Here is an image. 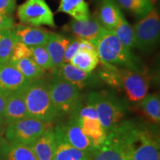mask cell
<instances>
[{"mask_svg":"<svg viewBox=\"0 0 160 160\" xmlns=\"http://www.w3.org/2000/svg\"><path fill=\"white\" fill-rule=\"evenodd\" d=\"M65 139L76 148L92 153L96 149L89 138L83 133L79 120L71 117L65 125H60Z\"/></svg>","mask_w":160,"mask_h":160,"instance_id":"obj_11","label":"cell"},{"mask_svg":"<svg viewBox=\"0 0 160 160\" xmlns=\"http://www.w3.org/2000/svg\"><path fill=\"white\" fill-rule=\"evenodd\" d=\"M157 160H160V159H157Z\"/></svg>","mask_w":160,"mask_h":160,"instance_id":"obj_42","label":"cell"},{"mask_svg":"<svg viewBox=\"0 0 160 160\" xmlns=\"http://www.w3.org/2000/svg\"><path fill=\"white\" fill-rule=\"evenodd\" d=\"M15 26L11 17L0 14V30H13Z\"/></svg>","mask_w":160,"mask_h":160,"instance_id":"obj_35","label":"cell"},{"mask_svg":"<svg viewBox=\"0 0 160 160\" xmlns=\"http://www.w3.org/2000/svg\"><path fill=\"white\" fill-rule=\"evenodd\" d=\"M53 75L66 80L77 88L83 89L99 82L98 76L92 73H86L70 63H62L53 69Z\"/></svg>","mask_w":160,"mask_h":160,"instance_id":"obj_10","label":"cell"},{"mask_svg":"<svg viewBox=\"0 0 160 160\" xmlns=\"http://www.w3.org/2000/svg\"><path fill=\"white\" fill-rule=\"evenodd\" d=\"M113 31L119 41L125 48L130 50L135 48V35L133 26L130 25L124 16L121 17L119 23Z\"/></svg>","mask_w":160,"mask_h":160,"instance_id":"obj_26","label":"cell"},{"mask_svg":"<svg viewBox=\"0 0 160 160\" xmlns=\"http://www.w3.org/2000/svg\"><path fill=\"white\" fill-rule=\"evenodd\" d=\"M17 17L22 23L33 27H55L51 9L45 0H26L17 8Z\"/></svg>","mask_w":160,"mask_h":160,"instance_id":"obj_6","label":"cell"},{"mask_svg":"<svg viewBox=\"0 0 160 160\" xmlns=\"http://www.w3.org/2000/svg\"><path fill=\"white\" fill-rule=\"evenodd\" d=\"M92 42L95 45L100 61L115 67H121L122 69L146 73V67L142 62L120 42L113 31L103 28L98 37Z\"/></svg>","mask_w":160,"mask_h":160,"instance_id":"obj_1","label":"cell"},{"mask_svg":"<svg viewBox=\"0 0 160 160\" xmlns=\"http://www.w3.org/2000/svg\"><path fill=\"white\" fill-rule=\"evenodd\" d=\"M31 57V49L22 42H17L13 47L8 63L13 64L20 59Z\"/></svg>","mask_w":160,"mask_h":160,"instance_id":"obj_32","label":"cell"},{"mask_svg":"<svg viewBox=\"0 0 160 160\" xmlns=\"http://www.w3.org/2000/svg\"><path fill=\"white\" fill-rule=\"evenodd\" d=\"M123 149L107 137L105 142L91 153V160H123Z\"/></svg>","mask_w":160,"mask_h":160,"instance_id":"obj_23","label":"cell"},{"mask_svg":"<svg viewBox=\"0 0 160 160\" xmlns=\"http://www.w3.org/2000/svg\"><path fill=\"white\" fill-rule=\"evenodd\" d=\"M31 82L11 64L0 67V93L6 97L24 91Z\"/></svg>","mask_w":160,"mask_h":160,"instance_id":"obj_9","label":"cell"},{"mask_svg":"<svg viewBox=\"0 0 160 160\" xmlns=\"http://www.w3.org/2000/svg\"><path fill=\"white\" fill-rule=\"evenodd\" d=\"M58 11L79 21H84L91 17L88 5L85 0H60Z\"/></svg>","mask_w":160,"mask_h":160,"instance_id":"obj_22","label":"cell"},{"mask_svg":"<svg viewBox=\"0 0 160 160\" xmlns=\"http://www.w3.org/2000/svg\"><path fill=\"white\" fill-rule=\"evenodd\" d=\"M99 62V58L97 51H79L77 54L72 58L69 63L82 70L86 73H92Z\"/></svg>","mask_w":160,"mask_h":160,"instance_id":"obj_24","label":"cell"},{"mask_svg":"<svg viewBox=\"0 0 160 160\" xmlns=\"http://www.w3.org/2000/svg\"><path fill=\"white\" fill-rule=\"evenodd\" d=\"M17 42L13 30H0V64L8 62L13 47Z\"/></svg>","mask_w":160,"mask_h":160,"instance_id":"obj_28","label":"cell"},{"mask_svg":"<svg viewBox=\"0 0 160 160\" xmlns=\"http://www.w3.org/2000/svg\"><path fill=\"white\" fill-rule=\"evenodd\" d=\"M17 0H0V14L11 17L16 9Z\"/></svg>","mask_w":160,"mask_h":160,"instance_id":"obj_34","label":"cell"},{"mask_svg":"<svg viewBox=\"0 0 160 160\" xmlns=\"http://www.w3.org/2000/svg\"><path fill=\"white\" fill-rule=\"evenodd\" d=\"M31 58L39 67L45 70H53V65L45 45L31 47Z\"/></svg>","mask_w":160,"mask_h":160,"instance_id":"obj_31","label":"cell"},{"mask_svg":"<svg viewBox=\"0 0 160 160\" xmlns=\"http://www.w3.org/2000/svg\"><path fill=\"white\" fill-rule=\"evenodd\" d=\"M100 62L102 64V68L98 73V77L112 87L117 88H121L122 80L120 69L113 65L105 63L102 61Z\"/></svg>","mask_w":160,"mask_h":160,"instance_id":"obj_30","label":"cell"},{"mask_svg":"<svg viewBox=\"0 0 160 160\" xmlns=\"http://www.w3.org/2000/svg\"><path fill=\"white\" fill-rule=\"evenodd\" d=\"M71 38H68L59 33L49 32L45 48L51 57L53 68L64 63V54Z\"/></svg>","mask_w":160,"mask_h":160,"instance_id":"obj_19","label":"cell"},{"mask_svg":"<svg viewBox=\"0 0 160 160\" xmlns=\"http://www.w3.org/2000/svg\"><path fill=\"white\" fill-rule=\"evenodd\" d=\"M88 103L95 108L107 135L117 128L125 115V104L110 92H91L88 96Z\"/></svg>","mask_w":160,"mask_h":160,"instance_id":"obj_3","label":"cell"},{"mask_svg":"<svg viewBox=\"0 0 160 160\" xmlns=\"http://www.w3.org/2000/svg\"><path fill=\"white\" fill-rule=\"evenodd\" d=\"M150 2H151V5H153V7L155 8V6H157V4L159 2V0H150Z\"/></svg>","mask_w":160,"mask_h":160,"instance_id":"obj_40","label":"cell"},{"mask_svg":"<svg viewBox=\"0 0 160 160\" xmlns=\"http://www.w3.org/2000/svg\"><path fill=\"white\" fill-rule=\"evenodd\" d=\"M11 65H14L27 79L31 82L43 79L45 74V70L39 67L31 57L20 59Z\"/></svg>","mask_w":160,"mask_h":160,"instance_id":"obj_25","label":"cell"},{"mask_svg":"<svg viewBox=\"0 0 160 160\" xmlns=\"http://www.w3.org/2000/svg\"><path fill=\"white\" fill-rule=\"evenodd\" d=\"M117 3L119 7L140 19L154 8L150 0H117Z\"/></svg>","mask_w":160,"mask_h":160,"instance_id":"obj_27","label":"cell"},{"mask_svg":"<svg viewBox=\"0 0 160 160\" xmlns=\"http://www.w3.org/2000/svg\"><path fill=\"white\" fill-rule=\"evenodd\" d=\"M135 35L136 48L148 53L154 50L159 42V13L153 8L146 17L133 26Z\"/></svg>","mask_w":160,"mask_h":160,"instance_id":"obj_5","label":"cell"},{"mask_svg":"<svg viewBox=\"0 0 160 160\" xmlns=\"http://www.w3.org/2000/svg\"><path fill=\"white\" fill-rule=\"evenodd\" d=\"M122 87L131 102H139L147 96L150 77L146 73H137L127 69H120Z\"/></svg>","mask_w":160,"mask_h":160,"instance_id":"obj_8","label":"cell"},{"mask_svg":"<svg viewBox=\"0 0 160 160\" xmlns=\"http://www.w3.org/2000/svg\"><path fill=\"white\" fill-rule=\"evenodd\" d=\"M122 16L116 0H101L96 18L104 28L113 31Z\"/></svg>","mask_w":160,"mask_h":160,"instance_id":"obj_15","label":"cell"},{"mask_svg":"<svg viewBox=\"0 0 160 160\" xmlns=\"http://www.w3.org/2000/svg\"><path fill=\"white\" fill-rule=\"evenodd\" d=\"M23 97L28 117L45 123L57 117L52 104L50 82L44 79L31 82L23 91Z\"/></svg>","mask_w":160,"mask_h":160,"instance_id":"obj_2","label":"cell"},{"mask_svg":"<svg viewBox=\"0 0 160 160\" xmlns=\"http://www.w3.org/2000/svg\"><path fill=\"white\" fill-rule=\"evenodd\" d=\"M52 104L57 117L73 113L80 102L79 90L66 80L53 75L50 82Z\"/></svg>","mask_w":160,"mask_h":160,"instance_id":"obj_4","label":"cell"},{"mask_svg":"<svg viewBox=\"0 0 160 160\" xmlns=\"http://www.w3.org/2000/svg\"><path fill=\"white\" fill-rule=\"evenodd\" d=\"M79 51L95 52L97 51V49H96L95 45H93V43L92 42L89 41V40L80 39Z\"/></svg>","mask_w":160,"mask_h":160,"instance_id":"obj_36","label":"cell"},{"mask_svg":"<svg viewBox=\"0 0 160 160\" xmlns=\"http://www.w3.org/2000/svg\"><path fill=\"white\" fill-rule=\"evenodd\" d=\"M0 156L5 160H37L28 145L2 143L0 146Z\"/></svg>","mask_w":160,"mask_h":160,"instance_id":"obj_20","label":"cell"},{"mask_svg":"<svg viewBox=\"0 0 160 160\" xmlns=\"http://www.w3.org/2000/svg\"><path fill=\"white\" fill-rule=\"evenodd\" d=\"M1 65H2V64H0V67H1Z\"/></svg>","mask_w":160,"mask_h":160,"instance_id":"obj_41","label":"cell"},{"mask_svg":"<svg viewBox=\"0 0 160 160\" xmlns=\"http://www.w3.org/2000/svg\"><path fill=\"white\" fill-rule=\"evenodd\" d=\"M154 131L150 129L143 136L141 142L131 155L134 160H157L159 159V140Z\"/></svg>","mask_w":160,"mask_h":160,"instance_id":"obj_13","label":"cell"},{"mask_svg":"<svg viewBox=\"0 0 160 160\" xmlns=\"http://www.w3.org/2000/svg\"><path fill=\"white\" fill-rule=\"evenodd\" d=\"M56 149L53 160H91V153L76 148L65 139L60 125L54 131Z\"/></svg>","mask_w":160,"mask_h":160,"instance_id":"obj_12","label":"cell"},{"mask_svg":"<svg viewBox=\"0 0 160 160\" xmlns=\"http://www.w3.org/2000/svg\"><path fill=\"white\" fill-rule=\"evenodd\" d=\"M28 145L34 153L37 160L54 159L56 139L52 129H46L42 134Z\"/></svg>","mask_w":160,"mask_h":160,"instance_id":"obj_16","label":"cell"},{"mask_svg":"<svg viewBox=\"0 0 160 160\" xmlns=\"http://www.w3.org/2000/svg\"><path fill=\"white\" fill-rule=\"evenodd\" d=\"M83 133L89 138L93 147L97 148L105 142L107 133L98 119H82L79 120Z\"/></svg>","mask_w":160,"mask_h":160,"instance_id":"obj_21","label":"cell"},{"mask_svg":"<svg viewBox=\"0 0 160 160\" xmlns=\"http://www.w3.org/2000/svg\"><path fill=\"white\" fill-rule=\"evenodd\" d=\"M141 107L146 117L155 125H159L160 122L159 95L155 93L146 96L142 101Z\"/></svg>","mask_w":160,"mask_h":160,"instance_id":"obj_29","label":"cell"},{"mask_svg":"<svg viewBox=\"0 0 160 160\" xmlns=\"http://www.w3.org/2000/svg\"><path fill=\"white\" fill-rule=\"evenodd\" d=\"M123 160H134L131 154H125L124 155Z\"/></svg>","mask_w":160,"mask_h":160,"instance_id":"obj_39","label":"cell"},{"mask_svg":"<svg viewBox=\"0 0 160 160\" xmlns=\"http://www.w3.org/2000/svg\"><path fill=\"white\" fill-rule=\"evenodd\" d=\"M79 43L80 39L79 38H71L64 54V63H69L72 58L78 53L79 49Z\"/></svg>","mask_w":160,"mask_h":160,"instance_id":"obj_33","label":"cell"},{"mask_svg":"<svg viewBox=\"0 0 160 160\" xmlns=\"http://www.w3.org/2000/svg\"><path fill=\"white\" fill-rule=\"evenodd\" d=\"M29 117L23 97V91L7 97L4 121L5 124L11 125L20 120Z\"/></svg>","mask_w":160,"mask_h":160,"instance_id":"obj_18","label":"cell"},{"mask_svg":"<svg viewBox=\"0 0 160 160\" xmlns=\"http://www.w3.org/2000/svg\"><path fill=\"white\" fill-rule=\"evenodd\" d=\"M18 42H22L28 47L45 45L49 32L43 28L33 26L16 25L13 29Z\"/></svg>","mask_w":160,"mask_h":160,"instance_id":"obj_17","label":"cell"},{"mask_svg":"<svg viewBox=\"0 0 160 160\" xmlns=\"http://www.w3.org/2000/svg\"><path fill=\"white\" fill-rule=\"evenodd\" d=\"M102 28L96 17L91 15L84 21L72 19L66 27V30L71 32L75 37L91 42L97 39Z\"/></svg>","mask_w":160,"mask_h":160,"instance_id":"obj_14","label":"cell"},{"mask_svg":"<svg viewBox=\"0 0 160 160\" xmlns=\"http://www.w3.org/2000/svg\"><path fill=\"white\" fill-rule=\"evenodd\" d=\"M47 124L28 117L8 125L5 132L6 139L10 143L28 145L45 131Z\"/></svg>","mask_w":160,"mask_h":160,"instance_id":"obj_7","label":"cell"},{"mask_svg":"<svg viewBox=\"0 0 160 160\" xmlns=\"http://www.w3.org/2000/svg\"><path fill=\"white\" fill-rule=\"evenodd\" d=\"M5 122L0 119V137L2 135L4 132V125H5Z\"/></svg>","mask_w":160,"mask_h":160,"instance_id":"obj_38","label":"cell"},{"mask_svg":"<svg viewBox=\"0 0 160 160\" xmlns=\"http://www.w3.org/2000/svg\"><path fill=\"white\" fill-rule=\"evenodd\" d=\"M6 99H7V97L2 93H0V119L2 120V121H4V113H5V109Z\"/></svg>","mask_w":160,"mask_h":160,"instance_id":"obj_37","label":"cell"}]
</instances>
